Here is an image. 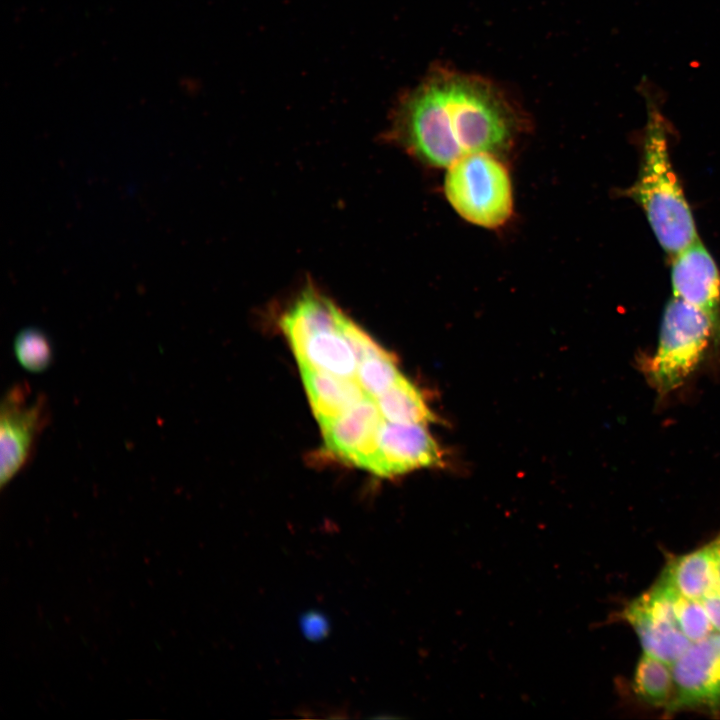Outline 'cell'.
<instances>
[{"mask_svg":"<svg viewBox=\"0 0 720 720\" xmlns=\"http://www.w3.org/2000/svg\"><path fill=\"white\" fill-rule=\"evenodd\" d=\"M344 315L332 300L307 284L281 316L280 327L297 358L312 334L339 328Z\"/></svg>","mask_w":720,"mask_h":720,"instance_id":"cell-11","label":"cell"},{"mask_svg":"<svg viewBox=\"0 0 720 720\" xmlns=\"http://www.w3.org/2000/svg\"><path fill=\"white\" fill-rule=\"evenodd\" d=\"M401 376L393 355L369 357L358 364L356 380L368 397L375 399Z\"/></svg>","mask_w":720,"mask_h":720,"instance_id":"cell-18","label":"cell"},{"mask_svg":"<svg viewBox=\"0 0 720 720\" xmlns=\"http://www.w3.org/2000/svg\"><path fill=\"white\" fill-rule=\"evenodd\" d=\"M441 460V450L423 424L383 421L371 473L393 477L439 465Z\"/></svg>","mask_w":720,"mask_h":720,"instance_id":"cell-10","label":"cell"},{"mask_svg":"<svg viewBox=\"0 0 720 720\" xmlns=\"http://www.w3.org/2000/svg\"><path fill=\"white\" fill-rule=\"evenodd\" d=\"M720 564V532L705 545L673 557L658 579L678 594L701 600L715 590Z\"/></svg>","mask_w":720,"mask_h":720,"instance_id":"cell-12","label":"cell"},{"mask_svg":"<svg viewBox=\"0 0 720 720\" xmlns=\"http://www.w3.org/2000/svg\"><path fill=\"white\" fill-rule=\"evenodd\" d=\"M526 126L494 81L438 64L398 97L384 135L422 164L447 168L470 153L501 155Z\"/></svg>","mask_w":720,"mask_h":720,"instance_id":"cell-1","label":"cell"},{"mask_svg":"<svg viewBox=\"0 0 720 720\" xmlns=\"http://www.w3.org/2000/svg\"><path fill=\"white\" fill-rule=\"evenodd\" d=\"M712 341L715 344L708 318L674 296L665 307L655 353L641 360L642 371L659 396H666L687 380Z\"/></svg>","mask_w":720,"mask_h":720,"instance_id":"cell-4","label":"cell"},{"mask_svg":"<svg viewBox=\"0 0 720 720\" xmlns=\"http://www.w3.org/2000/svg\"><path fill=\"white\" fill-rule=\"evenodd\" d=\"M383 421L375 400L367 396L340 416L320 424V427L329 451L371 472Z\"/></svg>","mask_w":720,"mask_h":720,"instance_id":"cell-9","label":"cell"},{"mask_svg":"<svg viewBox=\"0 0 720 720\" xmlns=\"http://www.w3.org/2000/svg\"><path fill=\"white\" fill-rule=\"evenodd\" d=\"M633 689L644 703L666 710L674 693L672 666L642 653L634 669Z\"/></svg>","mask_w":720,"mask_h":720,"instance_id":"cell-16","label":"cell"},{"mask_svg":"<svg viewBox=\"0 0 720 720\" xmlns=\"http://www.w3.org/2000/svg\"><path fill=\"white\" fill-rule=\"evenodd\" d=\"M671 282L675 297L708 318L714 330L715 344H719L720 272L699 239L674 255Z\"/></svg>","mask_w":720,"mask_h":720,"instance_id":"cell-8","label":"cell"},{"mask_svg":"<svg viewBox=\"0 0 720 720\" xmlns=\"http://www.w3.org/2000/svg\"><path fill=\"white\" fill-rule=\"evenodd\" d=\"M677 592L661 580L630 601L620 617L636 632L643 653L672 665L691 645L675 614Z\"/></svg>","mask_w":720,"mask_h":720,"instance_id":"cell-6","label":"cell"},{"mask_svg":"<svg viewBox=\"0 0 720 720\" xmlns=\"http://www.w3.org/2000/svg\"><path fill=\"white\" fill-rule=\"evenodd\" d=\"M296 359L298 365H308L341 377L355 378L358 368L356 356L340 326L312 334Z\"/></svg>","mask_w":720,"mask_h":720,"instance_id":"cell-14","label":"cell"},{"mask_svg":"<svg viewBox=\"0 0 720 720\" xmlns=\"http://www.w3.org/2000/svg\"><path fill=\"white\" fill-rule=\"evenodd\" d=\"M647 104L639 173L623 194L643 209L659 244L674 256L697 241L698 235L670 160L666 120L655 104Z\"/></svg>","mask_w":720,"mask_h":720,"instance_id":"cell-2","label":"cell"},{"mask_svg":"<svg viewBox=\"0 0 720 720\" xmlns=\"http://www.w3.org/2000/svg\"><path fill=\"white\" fill-rule=\"evenodd\" d=\"M715 631L720 632V594L712 592L701 599Z\"/></svg>","mask_w":720,"mask_h":720,"instance_id":"cell-21","label":"cell"},{"mask_svg":"<svg viewBox=\"0 0 720 720\" xmlns=\"http://www.w3.org/2000/svg\"><path fill=\"white\" fill-rule=\"evenodd\" d=\"M374 400L382 417L389 422L426 424L436 419L422 393L403 375Z\"/></svg>","mask_w":720,"mask_h":720,"instance_id":"cell-15","label":"cell"},{"mask_svg":"<svg viewBox=\"0 0 720 720\" xmlns=\"http://www.w3.org/2000/svg\"><path fill=\"white\" fill-rule=\"evenodd\" d=\"M671 666L674 693L666 712L720 710V632L691 643Z\"/></svg>","mask_w":720,"mask_h":720,"instance_id":"cell-7","label":"cell"},{"mask_svg":"<svg viewBox=\"0 0 720 720\" xmlns=\"http://www.w3.org/2000/svg\"><path fill=\"white\" fill-rule=\"evenodd\" d=\"M675 614L681 632L692 643L704 639L715 631L701 600L677 593Z\"/></svg>","mask_w":720,"mask_h":720,"instance_id":"cell-19","label":"cell"},{"mask_svg":"<svg viewBox=\"0 0 720 720\" xmlns=\"http://www.w3.org/2000/svg\"><path fill=\"white\" fill-rule=\"evenodd\" d=\"M340 331L351 346L358 364L369 357L390 354V352L386 351L377 344L364 330H362L346 315L342 319Z\"/></svg>","mask_w":720,"mask_h":720,"instance_id":"cell-20","label":"cell"},{"mask_svg":"<svg viewBox=\"0 0 720 720\" xmlns=\"http://www.w3.org/2000/svg\"><path fill=\"white\" fill-rule=\"evenodd\" d=\"M13 347L20 365L33 373L46 371L54 360L52 342L40 328L27 327L19 331Z\"/></svg>","mask_w":720,"mask_h":720,"instance_id":"cell-17","label":"cell"},{"mask_svg":"<svg viewBox=\"0 0 720 720\" xmlns=\"http://www.w3.org/2000/svg\"><path fill=\"white\" fill-rule=\"evenodd\" d=\"M50 416L46 395L34 393L27 382H17L4 393L0 405L2 489L31 461Z\"/></svg>","mask_w":720,"mask_h":720,"instance_id":"cell-5","label":"cell"},{"mask_svg":"<svg viewBox=\"0 0 720 720\" xmlns=\"http://www.w3.org/2000/svg\"><path fill=\"white\" fill-rule=\"evenodd\" d=\"M299 369L319 424L340 416L367 397L356 378L337 376L304 364Z\"/></svg>","mask_w":720,"mask_h":720,"instance_id":"cell-13","label":"cell"},{"mask_svg":"<svg viewBox=\"0 0 720 720\" xmlns=\"http://www.w3.org/2000/svg\"><path fill=\"white\" fill-rule=\"evenodd\" d=\"M443 191L462 219L481 228H500L513 214L511 175L501 155L493 152L470 153L449 165Z\"/></svg>","mask_w":720,"mask_h":720,"instance_id":"cell-3","label":"cell"},{"mask_svg":"<svg viewBox=\"0 0 720 720\" xmlns=\"http://www.w3.org/2000/svg\"><path fill=\"white\" fill-rule=\"evenodd\" d=\"M713 592H716V593L720 594V564H719V567H718L716 587H715V590H714Z\"/></svg>","mask_w":720,"mask_h":720,"instance_id":"cell-22","label":"cell"}]
</instances>
